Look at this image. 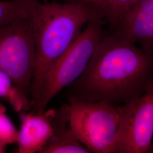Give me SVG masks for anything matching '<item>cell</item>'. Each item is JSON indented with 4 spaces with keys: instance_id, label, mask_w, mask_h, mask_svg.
Returning <instances> with one entry per match:
<instances>
[{
    "instance_id": "cell-17",
    "label": "cell",
    "mask_w": 153,
    "mask_h": 153,
    "mask_svg": "<svg viewBox=\"0 0 153 153\" xmlns=\"http://www.w3.org/2000/svg\"><path fill=\"white\" fill-rule=\"evenodd\" d=\"M48 1V0H44L43 1V2H47Z\"/></svg>"
},
{
    "instance_id": "cell-7",
    "label": "cell",
    "mask_w": 153,
    "mask_h": 153,
    "mask_svg": "<svg viewBox=\"0 0 153 153\" xmlns=\"http://www.w3.org/2000/svg\"><path fill=\"white\" fill-rule=\"evenodd\" d=\"M111 31L153 53V0L140 1Z\"/></svg>"
},
{
    "instance_id": "cell-6",
    "label": "cell",
    "mask_w": 153,
    "mask_h": 153,
    "mask_svg": "<svg viewBox=\"0 0 153 153\" xmlns=\"http://www.w3.org/2000/svg\"><path fill=\"white\" fill-rule=\"evenodd\" d=\"M153 138V83L129 103L116 153H146Z\"/></svg>"
},
{
    "instance_id": "cell-8",
    "label": "cell",
    "mask_w": 153,
    "mask_h": 153,
    "mask_svg": "<svg viewBox=\"0 0 153 153\" xmlns=\"http://www.w3.org/2000/svg\"><path fill=\"white\" fill-rule=\"evenodd\" d=\"M21 115L16 153H40L52 134L49 110L42 114L22 112Z\"/></svg>"
},
{
    "instance_id": "cell-15",
    "label": "cell",
    "mask_w": 153,
    "mask_h": 153,
    "mask_svg": "<svg viewBox=\"0 0 153 153\" xmlns=\"http://www.w3.org/2000/svg\"><path fill=\"white\" fill-rule=\"evenodd\" d=\"M146 153H153V138L146 151Z\"/></svg>"
},
{
    "instance_id": "cell-10",
    "label": "cell",
    "mask_w": 153,
    "mask_h": 153,
    "mask_svg": "<svg viewBox=\"0 0 153 153\" xmlns=\"http://www.w3.org/2000/svg\"><path fill=\"white\" fill-rule=\"evenodd\" d=\"M38 0H0V27L30 18Z\"/></svg>"
},
{
    "instance_id": "cell-2",
    "label": "cell",
    "mask_w": 153,
    "mask_h": 153,
    "mask_svg": "<svg viewBox=\"0 0 153 153\" xmlns=\"http://www.w3.org/2000/svg\"><path fill=\"white\" fill-rule=\"evenodd\" d=\"M98 18H104V13L91 3L37 2L30 17L36 51L31 106L34 108L38 102L44 76L50 66L78 38L83 27Z\"/></svg>"
},
{
    "instance_id": "cell-18",
    "label": "cell",
    "mask_w": 153,
    "mask_h": 153,
    "mask_svg": "<svg viewBox=\"0 0 153 153\" xmlns=\"http://www.w3.org/2000/svg\"><path fill=\"white\" fill-rule=\"evenodd\" d=\"M67 1H73V0H67Z\"/></svg>"
},
{
    "instance_id": "cell-5",
    "label": "cell",
    "mask_w": 153,
    "mask_h": 153,
    "mask_svg": "<svg viewBox=\"0 0 153 153\" xmlns=\"http://www.w3.org/2000/svg\"><path fill=\"white\" fill-rule=\"evenodd\" d=\"M35 63V41L31 19L0 27V69L30 101Z\"/></svg>"
},
{
    "instance_id": "cell-4",
    "label": "cell",
    "mask_w": 153,
    "mask_h": 153,
    "mask_svg": "<svg viewBox=\"0 0 153 153\" xmlns=\"http://www.w3.org/2000/svg\"><path fill=\"white\" fill-rule=\"evenodd\" d=\"M104 18L88 22L78 38L50 66L44 76L33 112L42 114L55 97L75 82L86 68L105 33Z\"/></svg>"
},
{
    "instance_id": "cell-1",
    "label": "cell",
    "mask_w": 153,
    "mask_h": 153,
    "mask_svg": "<svg viewBox=\"0 0 153 153\" xmlns=\"http://www.w3.org/2000/svg\"><path fill=\"white\" fill-rule=\"evenodd\" d=\"M153 83V53L105 33L82 75L65 89V96L116 105L129 103Z\"/></svg>"
},
{
    "instance_id": "cell-12",
    "label": "cell",
    "mask_w": 153,
    "mask_h": 153,
    "mask_svg": "<svg viewBox=\"0 0 153 153\" xmlns=\"http://www.w3.org/2000/svg\"><path fill=\"white\" fill-rule=\"evenodd\" d=\"M18 131L6 114V108L0 103V142L6 146L17 142Z\"/></svg>"
},
{
    "instance_id": "cell-9",
    "label": "cell",
    "mask_w": 153,
    "mask_h": 153,
    "mask_svg": "<svg viewBox=\"0 0 153 153\" xmlns=\"http://www.w3.org/2000/svg\"><path fill=\"white\" fill-rule=\"evenodd\" d=\"M53 131L40 153H91L80 141L69 124V104L48 109Z\"/></svg>"
},
{
    "instance_id": "cell-13",
    "label": "cell",
    "mask_w": 153,
    "mask_h": 153,
    "mask_svg": "<svg viewBox=\"0 0 153 153\" xmlns=\"http://www.w3.org/2000/svg\"><path fill=\"white\" fill-rule=\"evenodd\" d=\"M13 86L10 78L0 69V97L7 98Z\"/></svg>"
},
{
    "instance_id": "cell-11",
    "label": "cell",
    "mask_w": 153,
    "mask_h": 153,
    "mask_svg": "<svg viewBox=\"0 0 153 153\" xmlns=\"http://www.w3.org/2000/svg\"><path fill=\"white\" fill-rule=\"evenodd\" d=\"M141 0H98L95 5L103 11L104 20L112 31L122 18Z\"/></svg>"
},
{
    "instance_id": "cell-14",
    "label": "cell",
    "mask_w": 153,
    "mask_h": 153,
    "mask_svg": "<svg viewBox=\"0 0 153 153\" xmlns=\"http://www.w3.org/2000/svg\"><path fill=\"white\" fill-rule=\"evenodd\" d=\"M73 1L84 2H88V3L93 4H94V5H95L96 3H97V2L98 1V0H73Z\"/></svg>"
},
{
    "instance_id": "cell-16",
    "label": "cell",
    "mask_w": 153,
    "mask_h": 153,
    "mask_svg": "<svg viewBox=\"0 0 153 153\" xmlns=\"http://www.w3.org/2000/svg\"><path fill=\"white\" fill-rule=\"evenodd\" d=\"M5 147L6 146L0 142V153H5Z\"/></svg>"
},
{
    "instance_id": "cell-3",
    "label": "cell",
    "mask_w": 153,
    "mask_h": 153,
    "mask_svg": "<svg viewBox=\"0 0 153 153\" xmlns=\"http://www.w3.org/2000/svg\"><path fill=\"white\" fill-rule=\"evenodd\" d=\"M68 100L69 124L80 142L91 153H116L130 103Z\"/></svg>"
}]
</instances>
